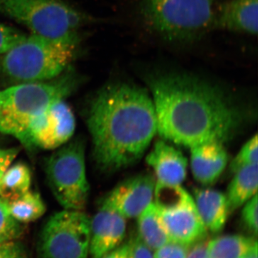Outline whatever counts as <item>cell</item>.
Listing matches in <instances>:
<instances>
[{
    "instance_id": "26",
    "label": "cell",
    "mask_w": 258,
    "mask_h": 258,
    "mask_svg": "<svg viewBox=\"0 0 258 258\" xmlns=\"http://www.w3.org/2000/svg\"><path fill=\"white\" fill-rule=\"evenodd\" d=\"M26 36L16 29L0 24V54L6 53Z\"/></svg>"
},
{
    "instance_id": "7",
    "label": "cell",
    "mask_w": 258,
    "mask_h": 258,
    "mask_svg": "<svg viewBox=\"0 0 258 258\" xmlns=\"http://www.w3.org/2000/svg\"><path fill=\"white\" fill-rule=\"evenodd\" d=\"M59 148L47 161L49 186L64 210L83 211L90 190L84 144L78 139Z\"/></svg>"
},
{
    "instance_id": "8",
    "label": "cell",
    "mask_w": 258,
    "mask_h": 258,
    "mask_svg": "<svg viewBox=\"0 0 258 258\" xmlns=\"http://www.w3.org/2000/svg\"><path fill=\"white\" fill-rule=\"evenodd\" d=\"M91 220L83 211L63 210L47 220L38 244L42 258H88Z\"/></svg>"
},
{
    "instance_id": "12",
    "label": "cell",
    "mask_w": 258,
    "mask_h": 258,
    "mask_svg": "<svg viewBox=\"0 0 258 258\" xmlns=\"http://www.w3.org/2000/svg\"><path fill=\"white\" fill-rule=\"evenodd\" d=\"M126 219L102 203L91 220L89 255L101 258L124 240Z\"/></svg>"
},
{
    "instance_id": "5",
    "label": "cell",
    "mask_w": 258,
    "mask_h": 258,
    "mask_svg": "<svg viewBox=\"0 0 258 258\" xmlns=\"http://www.w3.org/2000/svg\"><path fill=\"white\" fill-rule=\"evenodd\" d=\"M77 45L32 34L4 54L2 72L18 84L55 79L69 69Z\"/></svg>"
},
{
    "instance_id": "31",
    "label": "cell",
    "mask_w": 258,
    "mask_h": 258,
    "mask_svg": "<svg viewBox=\"0 0 258 258\" xmlns=\"http://www.w3.org/2000/svg\"><path fill=\"white\" fill-rule=\"evenodd\" d=\"M101 258H132V240L130 239L127 242H122L119 246L112 249Z\"/></svg>"
},
{
    "instance_id": "13",
    "label": "cell",
    "mask_w": 258,
    "mask_h": 258,
    "mask_svg": "<svg viewBox=\"0 0 258 258\" xmlns=\"http://www.w3.org/2000/svg\"><path fill=\"white\" fill-rule=\"evenodd\" d=\"M146 161L155 172L157 182L181 185L186 178L187 159L164 139L156 142Z\"/></svg>"
},
{
    "instance_id": "32",
    "label": "cell",
    "mask_w": 258,
    "mask_h": 258,
    "mask_svg": "<svg viewBox=\"0 0 258 258\" xmlns=\"http://www.w3.org/2000/svg\"><path fill=\"white\" fill-rule=\"evenodd\" d=\"M207 244L208 242L203 240L189 246L186 258H210Z\"/></svg>"
},
{
    "instance_id": "1",
    "label": "cell",
    "mask_w": 258,
    "mask_h": 258,
    "mask_svg": "<svg viewBox=\"0 0 258 258\" xmlns=\"http://www.w3.org/2000/svg\"><path fill=\"white\" fill-rule=\"evenodd\" d=\"M145 76L157 132L164 140L189 148L224 144L247 120V112L236 98L211 81L173 71H154Z\"/></svg>"
},
{
    "instance_id": "17",
    "label": "cell",
    "mask_w": 258,
    "mask_h": 258,
    "mask_svg": "<svg viewBox=\"0 0 258 258\" xmlns=\"http://www.w3.org/2000/svg\"><path fill=\"white\" fill-rule=\"evenodd\" d=\"M234 174L235 175L225 195L230 212L243 206L249 200L257 195V164L244 166Z\"/></svg>"
},
{
    "instance_id": "29",
    "label": "cell",
    "mask_w": 258,
    "mask_h": 258,
    "mask_svg": "<svg viewBox=\"0 0 258 258\" xmlns=\"http://www.w3.org/2000/svg\"><path fill=\"white\" fill-rule=\"evenodd\" d=\"M19 153L18 148L0 149V181L5 171L11 165Z\"/></svg>"
},
{
    "instance_id": "19",
    "label": "cell",
    "mask_w": 258,
    "mask_h": 258,
    "mask_svg": "<svg viewBox=\"0 0 258 258\" xmlns=\"http://www.w3.org/2000/svg\"><path fill=\"white\" fill-rule=\"evenodd\" d=\"M257 245L253 236H219L207 244L210 258H242Z\"/></svg>"
},
{
    "instance_id": "23",
    "label": "cell",
    "mask_w": 258,
    "mask_h": 258,
    "mask_svg": "<svg viewBox=\"0 0 258 258\" xmlns=\"http://www.w3.org/2000/svg\"><path fill=\"white\" fill-rule=\"evenodd\" d=\"M10 215L8 201L0 197V242L16 240L22 233V226Z\"/></svg>"
},
{
    "instance_id": "33",
    "label": "cell",
    "mask_w": 258,
    "mask_h": 258,
    "mask_svg": "<svg viewBox=\"0 0 258 258\" xmlns=\"http://www.w3.org/2000/svg\"><path fill=\"white\" fill-rule=\"evenodd\" d=\"M257 245H256L242 258H257Z\"/></svg>"
},
{
    "instance_id": "2",
    "label": "cell",
    "mask_w": 258,
    "mask_h": 258,
    "mask_svg": "<svg viewBox=\"0 0 258 258\" xmlns=\"http://www.w3.org/2000/svg\"><path fill=\"white\" fill-rule=\"evenodd\" d=\"M93 157L100 169L113 171L141 159L157 133L152 96L132 83H109L93 98L87 115Z\"/></svg>"
},
{
    "instance_id": "3",
    "label": "cell",
    "mask_w": 258,
    "mask_h": 258,
    "mask_svg": "<svg viewBox=\"0 0 258 258\" xmlns=\"http://www.w3.org/2000/svg\"><path fill=\"white\" fill-rule=\"evenodd\" d=\"M216 0H141L139 12L149 30L166 42L191 43L215 29Z\"/></svg>"
},
{
    "instance_id": "11",
    "label": "cell",
    "mask_w": 258,
    "mask_h": 258,
    "mask_svg": "<svg viewBox=\"0 0 258 258\" xmlns=\"http://www.w3.org/2000/svg\"><path fill=\"white\" fill-rule=\"evenodd\" d=\"M158 210L172 242L189 247L205 240L208 230L199 215L192 197L174 208Z\"/></svg>"
},
{
    "instance_id": "28",
    "label": "cell",
    "mask_w": 258,
    "mask_h": 258,
    "mask_svg": "<svg viewBox=\"0 0 258 258\" xmlns=\"http://www.w3.org/2000/svg\"><path fill=\"white\" fill-rule=\"evenodd\" d=\"M0 258H27L23 246L16 240L0 244Z\"/></svg>"
},
{
    "instance_id": "6",
    "label": "cell",
    "mask_w": 258,
    "mask_h": 258,
    "mask_svg": "<svg viewBox=\"0 0 258 258\" xmlns=\"http://www.w3.org/2000/svg\"><path fill=\"white\" fill-rule=\"evenodd\" d=\"M0 13L32 34L66 42H79L78 30L89 20L62 0H0Z\"/></svg>"
},
{
    "instance_id": "27",
    "label": "cell",
    "mask_w": 258,
    "mask_h": 258,
    "mask_svg": "<svg viewBox=\"0 0 258 258\" xmlns=\"http://www.w3.org/2000/svg\"><path fill=\"white\" fill-rule=\"evenodd\" d=\"M188 247L177 242H168L153 252V258H186Z\"/></svg>"
},
{
    "instance_id": "14",
    "label": "cell",
    "mask_w": 258,
    "mask_h": 258,
    "mask_svg": "<svg viewBox=\"0 0 258 258\" xmlns=\"http://www.w3.org/2000/svg\"><path fill=\"white\" fill-rule=\"evenodd\" d=\"M227 162L228 155L222 142H207L190 147L194 177L203 185L215 183L225 170Z\"/></svg>"
},
{
    "instance_id": "22",
    "label": "cell",
    "mask_w": 258,
    "mask_h": 258,
    "mask_svg": "<svg viewBox=\"0 0 258 258\" xmlns=\"http://www.w3.org/2000/svg\"><path fill=\"white\" fill-rule=\"evenodd\" d=\"M191 197L181 185L162 184L156 181L153 203L159 210L174 208Z\"/></svg>"
},
{
    "instance_id": "24",
    "label": "cell",
    "mask_w": 258,
    "mask_h": 258,
    "mask_svg": "<svg viewBox=\"0 0 258 258\" xmlns=\"http://www.w3.org/2000/svg\"><path fill=\"white\" fill-rule=\"evenodd\" d=\"M257 135L255 134L242 146L240 152L231 162L230 169L232 172H235L244 166L257 164Z\"/></svg>"
},
{
    "instance_id": "9",
    "label": "cell",
    "mask_w": 258,
    "mask_h": 258,
    "mask_svg": "<svg viewBox=\"0 0 258 258\" xmlns=\"http://www.w3.org/2000/svg\"><path fill=\"white\" fill-rule=\"evenodd\" d=\"M76 119L64 100L55 102L32 122L30 129L33 147L55 149L62 147L74 135Z\"/></svg>"
},
{
    "instance_id": "18",
    "label": "cell",
    "mask_w": 258,
    "mask_h": 258,
    "mask_svg": "<svg viewBox=\"0 0 258 258\" xmlns=\"http://www.w3.org/2000/svg\"><path fill=\"white\" fill-rule=\"evenodd\" d=\"M137 218V235L152 252L170 242V238L161 222L159 210L154 203L150 204Z\"/></svg>"
},
{
    "instance_id": "16",
    "label": "cell",
    "mask_w": 258,
    "mask_h": 258,
    "mask_svg": "<svg viewBox=\"0 0 258 258\" xmlns=\"http://www.w3.org/2000/svg\"><path fill=\"white\" fill-rule=\"evenodd\" d=\"M192 198L207 230L213 233L220 232L230 214L226 195L217 190L196 189Z\"/></svg>"
},
{
    "instance_id": "4",
    "label": "cell",
    "mask_w": 258,
    "mask_h": 258,
    "mask_svg": "<svg viewBox=\"0 0 258 258\" xmlns=\"http://www.w3.org/2000/svg\"><path fill=\"white\" fill-rule=\"evenodd\" d=\"M77 82L69 70L54 79L18 83L0 91V133L13 136L24 145L32 120L69 96Z\"/></svg>"
},
{
    "instance_id": "15",
    "label": "cell",
    "mask_w": 258,
    "mask_h": 258,
    "mask_svg": "<svg viewBox=\"0 0 258 258\" xmlns=\"http://www.w3.org/2000/svg\"><path fill=\"white\" fill-rule=\"evenodd\" d=\"M215 29L257 35L258 0H229L220 3Z\"/></svg>"
},
{
    "instance_id": "34",
    "label": "cell",
    "mask_w": 258,
    "mask_h": 258,
    "mask_svg": "<svg viewBox=\"0 0 258 258\" xmlns=\"http://www.w3.org/2000/svg\"><path fill=\"white\" fill-rule=\"evenodd\" d=\"M1 243H3V242H0V244H1Z\"/></svg>"
},
{
    "instance_id": "30",
    "label": "cell",
    "mask_w": 258,
    "mask_h": 258,
    "mask_svg": "<svg viewBox=\"0 0 258 258\" xmlns=\"http://www.w3.org/2000/svg\"><path fill=\"white\" fill-rule=\"evenodd\" d=\"M132 243V258H153V252L148 248L138 235L131 237Z\"/></svg>"
},
{
    "instance_id": "21",
    "label": "cell",
    "mask_w": 258,
    "mask_h": 258,
    "mask_svg": "<svg viewBox=\"0 0 258 258\" xmlns=\"http://www.w3.org/2000/svg\"><path fill=\"white\" fill-rule=\"evenodd\" d=\"M30 168L23 163L9 166L0 181V197L12 200L30 190L31 185Z\"/></svg>"
},
{
    "instance_id": "10",
    "label": "cell",
    "mask_w": 258,
    "mask_h": 258,
    "mask_svg": "<svg viewBox=\"0 0 258 258\" xmlns=\"http://www.w3.org/2000/svg\"><path fill=\"white\" fill-rule=\"evenodd\" d=\"M156 179L152 174H139L120 182L102 203L125 219L136 218L153 203Z\"/></svg>"
},
{
    "instance_id": "20",
    "label": "cell",
    "mask_w": 258,
    "mask_h": 258,
    "mask_svg": "<svg viewBox=\"0 0 258 258\" xmlns=\"http://www.w3.org/2000/svg\"><path fill=\"white\" fill-rule=\"evenodd\" d=\"M12 217L20 223H29L38 220L45 214L46 208L38 193L28 190L8 201Z\"/></svg>"
},
{
    "instance_id": "25",
    "label": "cell",
    "mask_w": 258,
    "mask_h": 258,
    "mask_svg": "<svg viewBox=\"0 0 258 258\" xmlns=\"http://www.w3.org/2000/svg\"><path fill=\"white\" fill-rule=\"evenodd\" d=\"M257 195L244 205L242 211V221L247 230L253 237H257L258 231Z\"/></svg>"
}]
</instances>
